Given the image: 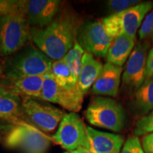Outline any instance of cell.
<instances>
[{"instance_id":"6da1fadb","label":"cell","mask_w":153,"mask_h":153,"mask_svg":"<svg viewBox=\"0 0 153 153\" xmlns=\"http://www.w3.org/2000/svg\"><path fill=\"white\" fill-rule=\"evenodd\" d=\"M83 21L76 11L61 7L53 22L45 28H30V38L40 51L53 61L65 57L76 42Z\"/></svg>"},{"instance_id":"7a4b0ae2","label":"cell","mask_w":153,"mask_h":153,"mask_svg":"<svg viewBox=\"0 0 153 153\" xmlns=\"http://www.w3.org/2000/svg\"><path fill=\"white\" fill-rule=\"evenodd\" d=\"M51 140L23 118H0V144L23 153H46Z\"/></svg>"},{"instance_id":"3957f363","label":"cell","mask_w":153,"mask_h":153,"mask_svg":"<svg viewBox=\"0 0 153 153\" xmlns=\"http://www.w3.org/2000/svg\"><path fill=\"white\" fill-rule=\"evenodd\" d=\"M53 62L39 49L28 44L7 59L2 76H42L51 71Z\"/></svg>"},{"instance_id":"277c9868","label":"cell","mask_w":153,"mask_h":153,"mask_svg":"<svg viewBox=\"0 0 153 153\" xmlns=\"http://www.w3.org/2000/svg\"><path fill=\"white\" fill-rule=\"evenodd\" d=\"M84 115L91 125L116 133L121 131L125 126L126 114L123 106L109 97H93Z\"/></svg>"},{"instance_id":"5b68a950","label":"cell","mask_w":153,"mask_h":153,"mask_svg":"<svg viewBox=\"0 0 153 153\" xmlns=\"http://www.w3.org/2000/svg\"><path fill=\"white\" fill-rule=\"evenodd\" d=\"M30 26L23 14L0 19V55L10 56L23 48L30 38Z\"/></svg>"},{"instance_id":"8992f818","label":"cell","mask_w":153,"mask_h":153,"mask_svg":"<svg viewBox=\"0 0 153 153\" xmlns=\"http://www.w3.org/2000/svg\"><path fill=\"white\" fill-rule=\"evenodd\" d=\"M22 99L24 118L43 133L54 131L66 114L60 108L36 99L22 97Z\"/></svg>"},{"instance_id":"52a82bcc","label":"cell","mask_w":153,"mask_h":153,"mask_svg":"<svg viewBox=\"0 0 153 153\" xmlns=\"http://www.w3.org/2000/svg\"><path fill=\"white\" fill-rule=\"evenodd\" d=\"M52 140L69 152L80 148L89 149L87 126L76 113L65 115Z\"/></svg>"},{"instance_id":"ba28073f","label":"cell","mask_w":153,"mask_h":153,"mask_svg":"<svg viewBox=\"0 0 153 153\" xmlns=\"http://www.w3.org/2000/svg\"><path fill=\"white\" fill-rule=\"evenodd\" d=\"M84 94L78 85L74 89L61 87L57 84L51 72L44 75L41 95L38 100L57 104L70 113H76L82 108Z\"/></svg>"},{"instance_id":"9c48e42d","label":"cell","mask_w":153,"mask_h":153,"mask_svg":"<svg viewBox=\"0 0 153 153\" xmlns=\"http://www.w3.org/2000/svg\"><path fill=\"white\" fill-rule=\"evenodd\" d=\"M150 43H137L126 62L122 76V87L126 90L135 92L146 78L147 60Z\"/></svg>"},{"instance_id":"30bf717a","label":"cell","mask_w":153,"mask_h":153,"mask_svg":"<svg viewBox=\"0 0 153 153\" xmlns=\"http://www.w3.org/2000/svg\"><path fill=\"white\" fill-rule=\"evenodd\" d=\"M111 41L99 21L83 23L76 38V42L85 52L98 57L106 56Z\"/></svg>"},{"instance_id":"8fae6325","label":"cell","mask_w":153,"mask_h":153,"mask_svg":"<svg viewBox=\"0 0 153 153\" xmlns=\"http://www.w3.org/2000/svg\"><path fill=\"white\" fill-rule=\"evenodd\" d=\"M60 0H24V14L30 28H42L53 22L60 10Z\"/></svg>"},{"instance_id":"7c38bea8","label":"cell","mask_w":153,"mask_h":153,"mask_svg":"<svg viewBox=\"0 0 153 153\" xmlns=\"http://www.w3.org/2000/svg\"><path fill=\"white\" fill-rule=\"evenodd\" d=\"M153 7L151 1L140 2L127 10L113 14L121 35L129 36L136 41V33L143 21Z\"/></svg>"},{"instance_id":"4fadbf2b","label":"cell","mask_w":153,"mask_h":153,"mask_svg":"<svg viewBox=\"0 0 153 153\" xmlns=\"http://www.w3.org/2000/svg\"><path fill=\"white\" fill-rule=\"evenodd\" d=\"M44 75L12 77L1 76L0 85L21 97H28L38 99L41 93Z\"/></svg>"},{"instance_id":"5bb4252c","label":"cell","mask_w":153,"mask_h":153,"mask_svg":"<svg viewBox=\"0 0 153 153\" xmlns=\"http://www.w3.org/2000/svg\"><path fill=\"white\" fill-rule=\"evenodd\" d=\"M123 68L106 62L92 87L93 94L99 97H115L118 95Z\"/></svg>"},{"instance_id":"9a60e30c","label":"cell","mask_w":153,"mask_h":153,"mask_svg":"<svg viewBox=\"0 0 153 153\" xmlns=\"http://www.w3.org/2000/svg\"><path fill=\"white\" fill-rule=\"evenodd\" d=\"M89 149L91 153H120L124 138L118 134L99 131L87 126Z\"/></svg>"},{"instance_id":"2e32d148","label":"cell","mask_w":153,"mask_h":153,"mask_svg":"<svg viewBox=\"0 0 153 153\" xmlns=\"http://www.w3.org/2000/svg\"><path fill=\"white\" fill-rule=\"evenodd\" d=\"M104 65L100 61L95 59L93 55L85 52L82 57V68L77 85L84 94H86L100 74Z\"/></svg>"},{"instance_id":"e0dca14e","label":"cell","mask_w":153,"mask_h":153,"mask_svg":"<svg viewBox=\"0 0 153 153\" xmlns=\"http://www.w3.org/2000/svg\"><path fill=\"white\" fill-rule=\"evenodd\" d=\"M135 45V40L125 35L112 40L106 55L107 62L121 67L129 58Z\"/></svg>"},{"instance_id":"ac0fdd59","label":"cell","mask_w":153,"mask_h":153,"mask_svg":"<svg viewBox=\"0 0 153 153\" xmlns=\"http://www.w3.org/2000/svg\"><path fill=\"white\" fill-rule=\"evenodd\" d=\"M131 106L135 114L143 116L153 111V76L146 78L134 92Z\"/></svg>"},{"instance_id":"d6986e66","label":"cell","mask_w":153,"mask_h":153,"mask_svg":"<svg viewBox=\"0 0 153 153\" xmlns=\"http://www.w3.org/2000/svg\"><path fill=\"white\" fill-rule=\"evenodd\" d=\"M22 102L20 96L11 92L0 85V118L24 119Z\"/></svg>"},{"instance_id":"ffe728a7","label":"cell","mask_w":153,"mask_h":153,"mask_svg":"<svg viewBox=\"0 0 153 153\" xmlns=\"http://www.w3.org/2000/svg\"><path fill=\"white\" fill-rule=\"evenodd\" d=\"M50 72L52 73L57 85L61 87L72 89L78 85L77 80L74 78L63 58L53 61Z\"/></svg>"},{"instance_id":"44dd1931","label":"cell","mask_w":153,"mask_h":153,"mask_svg":"<svg viewBox=\"0 0 153 153\" xmlns=\"http://www.w3.org/2000/svg\"><path fill=\"white\" fill-rule=\"evenodd\" d=\"M84 53H85V51L82 48L79 44L76 42L74 46L63 57L70 68L72 74H73L76 80L79 77L80 71H81L82 60Z\"/></svg>"},{"instance_id":"7402d4cb","label":"cell","mask_w":153,"mask_h":153,"mask_svg":"<svg viewBox=\"0 0 153 153\" xmlns=\"http://www.w3.org/2000/svg\"><path fill=\"white\" fill-rule=\"evenodd\" d=\"M24 0H0V19L12 14H24Z\"/></svg>"},{"instance_id":"603a6c76","label":"cell","mask_w":153,"mask_h":153,"mask_svg":"<svg viewBox=\"0 0 153 153\" xmlns=\"http://www.w3.org/2000/svg\"><path fill=\"white\" fill-rule=\"evenodd\" d=\"M135 136H145L153 133V111L137 120L133 131Z\"/></svg>"},{"instance_id":"cb8c5ba5","label":"cell","mask_w":153,"mask_h":153,"mask_svg":"<svg viewBox=\"0 0 153 153\" xmlns=\"http://www.w3.org/2000/svg\"><path fill=\"white\" fill-rule=\"evenodd\" d=\"M138 0H110L106 1L108 11L111 14H118L140 3Z\"/></svg>"},{"instance_id":"d4e9b609","label":"cell","mask_w":153,"mask_h":153,"mask_svg":"<svg viewBox=\"0 0 153 153\" xmlns=\"http://www.w3.org/2000/svg\"><path fill=\"white\" fill-rule=\"evenodd\" d=\"M120 153H145L139 137L132 135L124 142Z\"/></svg>"},{"instance_id":"484cf974","label":"cell","mask_w":153,"mask_h":153,"mask_svg":"<svg viewBox=\"0 0 153 153\" xmlns=\"http://www.w3.org/2000/svg\"><path fill=\"white\" fill-rule=\"evenodd\" d=\"M138 35L140 40L153 37V9L145 18L139 29Z\"/></svg>"},{"instance_id":"4316f807","label":"cell","mask_w":153,"mask_h":153,"mask_svg":"<svg viewBox=\"0 0 153 153\" xmlns=\"http://www.w3.org/2000/svg\"><path fill=\"white\" fill-rule=\"evenodd\" d=\"M141 143L145 153H153V133L143 136Z\"/></svg>"},{"instance_id":"83f0119b","label":"cell","mask_w":153,"mask_h":153,"mask_svg":"<svg viewBox=\"0 0 153 153\" xmlns=\"http://www.w3.org/2000/svg\"><path fill=\"white\" fill-rule=\"evenodd\" d=\"M153 76V37H152V45L148 53V60H147V72L146 78L152 77ZM145 78V79H146Z\"/></svg>"},{"instance_id":"f1b7e54d","label":"cell","mask_w":153,"mask_h":153,"mask_svg":"<svg viewBox=\"0 0 153 153\" xmlns=\"http://www.w3.org/2000/svg\"><path fill=\"white\" fill-rule=\"evenodd\" d=\"M72 153H91V152H89V150H86L85 148H78L77 150H74V151H72L71 152Z\"/></svg>"},{"instance_id":"f546056e","label":"cell","mask_w":153,"mask_h":153,"mask_svg":"<svg viewBox=\"0 0 153 153\" xmlns=\"http://www.w3.org/2000/svg\"><path fill=\"white\" fill-rule=\"evenodd\" d=\"M3 74V67L0 65V77L2 76Z\"/></svg>"},{"instance_id":"4dcf8cb0","label":"cell","mask_w":153,"mask_h":153,"mask_svg":"<svg viewBox=\"0 0 153 153\" xmlns=\"http://www.w3.org/2000/svg\"><path fill=\"white\" fill-rule=\"evenodd\" d=\"M64 153H72L71 152H64Z\"/></svg>"}]
</instances>
